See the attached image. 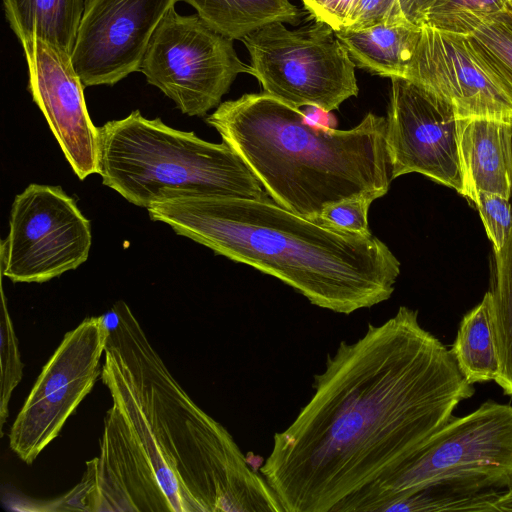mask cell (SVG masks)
Here are the masks:
<instances>
[{
  "label": "cell",
  "mask_w": 512,
  "mask_h": 512,
  "mask_svg": "<svg viewBox=\"0 0 512 512\" xmlns=\"http://www.w3.org/2000/svg\"><path fill=\"white\" fill-rule=\"evenodd\" d=\"M512 512V488L493 489L461 482L421 488L391 505L387 512Z\"/></svg>",
  "instance_id": "21"
},
{
  "label": "cell",
  "mask_w": 512,
  "mask_h": 512,
  "mask_svg": "<svg viewBox=\"0 0 512 512\" xmlns=\"http://www.w3.org/2000/svg\"><path fill=\"white\" fill-rule=\"evenodd\" d=\"M0 315V427L1 436L3 426L9 415V402L14 389L23 376L24 364L20 357L18 339L10 317L6 298L1 291Z\"/></svg>",
  "instance_id": "23"
},
{
  "label": "cell",
  "mask_w": 512,
  "mask_h": 512,
  "mask_svg": "<svg viewBox=\"0 0 512 512\" xmlns=\"http://www.w3.org/2000/svg\"><path fill=\"white\" fill-rule=\"evenodd\" d=\"M511 3H512V0H511Z\"/></svg>",
  "instance_id": "30"
},
{
  "label": "cell",
  "mask_w": 512,
  "mask_h": 512,
  "mask_svg": "<svg viewBox=\"0 0 512 512\" xmlns=\"http://www.w3.org/2000/svg\"><path fill=\"white\" fill-rule=\"evenodd\" d=\"M461 195L475 202L480 192L512 195V123L457 118Z\"/></svg>",
  "instance_id": "15"
},
{
  "label": "cell",
  "mask_w": 512,
  "mask_h": 512,
  "mask_svg": "<svg viewBox=\"0 0 512 512\" xmlns=\"http://www.w3.org/2000/svg\"><path fill=\"white\" fill-rule=\"evenodd\" d=\"M440 482L512 488V405L493 400L452 418L390 472L343 500L335 512H387Z\"/></svg>",
  "instance_id": "6"
},
{
  "label": "cell",
  "mask_w": 512,
  "mask_h": 512,
  "mask_svg": "<svg viewBox=\"0 0 512 512\" xmlns=\"http://www.w3.org/2000/svg\"><path fill=\"white\" fill-rule=\"evenodd\" d=\"M474 205L478 209L494 253L499 252L512 235V204L500 194L480 192Z\"/></svg>",
  "instance_id": "24"
},
{
  "label": "cell",
  "mask_w": 512,
  "mask_h": 512,
  "mask_svg": "<svg viewBox=\"0 0 512 512\" xmlns=\"http://www.w3.org/2000/svg\"><path fill=\"white\" fill-rule=\"evenodd\" d=\"M3 4L19 42L37 38L72 54L84 0H3Z\"/></svg>",
  "instance_id": "18"
},
{
  "label": "cell",
  "mask_w": 512,
  "mask_h": 512,
  "mask_svg": "<svg viewBox=\"0 0 512 512\" xmlns=\"http://www.w3.org/2000/svg\"><path fill=\"white\" fill-rule=\"evenodd\" d=\"M421 27L409 21H386L335 35L357 67L382 77L404 78Z\"/></svg>",
  "instance_id": "16"
},
{
  "label": "cell",
  "mask_w": 512,
  "mask_h": 512,
  "mask_svg": "<svg viewBox=\"0 0 512 512\" xmlns=\"http://www.w3.org/2000/svg\"><path fill=\"white\" fill-rule=\"evenodd\" d=\"M386 152L391 180L419 173L462 191L457 116L451 105L404 78H390Z\"/></svg>",
  "instance_id": "11"
},
{
  "label": "cell",
  "mask_w": 512,
  "mask_h": 512,
  "mask_svg": "<svg viewBox=\"0 0 512 512\" xmlns=\"http://www.w3.org/2000/svg\"><path fill=\"white\" fill-rule=\"evenodd\" d=\"M241 41L250 57L248 73L263 92L290 105L332 112L358 95L356 65L327 24L289 29L272 22Z\"/></svg>",
  "instance_id": "7"
},
{
  "label": "cell",
  "mask_w": 512,
  "mask_h": 512,
  "mask_svg": "<svg viewBox=\"0 0 512 512\" xmlns=\"http://www.w3.org/2000/svg\"><path fill=\"white\" fill-rule=\"evenodd\" d=\"M91 227L60 186L30 184L16 195L9 233L1 245V272L15 283H43L84 263Z\"/></svg>",
  "instance_id": "9"
},
{
  "label": "cell",
  "mask_w": 512,
  "mask_h": 512,
  "mask_svg": "<svg viewBox=\"0 0 512 512\" xmlns=\"http://www.w3.org/2000/svg\"><path fill=\"white\" fill-rule=\"evenodd\" d=\"M424 25L464 35L479 61L512 98V9L496 14L463 11Z\"/></svg>",
  "instance_id": "17"
},
{
  "label": "cell",
  "mask_w": 512,
  "mask_h": 512,
  "mask_svg": "<svg viewBox=\"0 0 512 512\" xmlns=\"http://www.w3.org/2000/svg\"><path fill=\"white\" fill-rule=\"evenodd\" d=\"M373 201V198L366 195L342 199L325 206L318 220L338 230L370 235L368 210Z\"/></svg>",
  "instance_id": "25"
},
{
  "label": "cell",
  "mask_w": 512,
  "mask_h": 512,
  "mask_svg": "<svg viewBox=\"0 0 512 512\" xmlns=\"http://www.w3.org/2000/svg\"><path fill=\"white\" fill-rule=\"evenodd\" d=\"M112 405L82 480L87 512H283L228 430L171 374L122 300L105 314Z\"/></svg>",
  "instance_id": "2"
},
{
  "label": "cell",
  "mask_w": 512,
  "mask_h": 512,
  "mask_svg": "<svg viewBox=\"0 0 512 512\" xmlns=\"http://www.w3.org/2000/svg\"><path fill=\"white\" fill-rule=\"evenodd\" d=\"M511 9V0H429L423 12L421 25L433 19L463 11L496 14Z\"/></svg>",
  "instance_id": "26"
},
{
  "label": "cell",
  "mask_w": 512,
  "mask_h": 512,
  "mask_svg": "<svg viewBox=\"0 0 512 512\" xmlns=\"http://www.w3.org/2000/svg\"><path fill=\"white\" fill-rule=\"evenodd\" d=\"M304 107L305 109L302 112L311 123L320 127L335 129L336 119L331 112L317 106Z\"/></svg>",
  "instance_id": "28"
},
{
  "label": "cell",
  "mask_w": 512,
  "mask_h": 512,
  "mask_svg": "<svg viewBox=\"0 0 512 512\" xmlns=\"http://www.w3.org/2000/svg\"><path fill=\"white\" fill-rule=\"evenodd\" d=\"M177 0H86L71 54L84 86L114 85L140 67Z\"/></svg>",
  "instance_id": "12"
},
{
  "label": "cell",
  "mask_w": 512,
  "mask_h": 512,
  "mask_svg": "<svg viewBox=\"0 0 512 512\" xmlns=\"http://www.w3.org/2000/svg\"><path fill=\"white\" fill-rule=\"evenodd\" d=\"M140 71L149 84L189 116H205L218 106L248 66L233 39L209 27L198 14L184 16L173 7L155 30Z\"/></svg>",
  "instance_id": "8"
},
{
  "label": "cell",
  "mask_w": 512,
  "mask_h": 512,
  "mask_svg": "<svg viewBox=\"0 0 512 512\" xmlns=\"http://www.w3.org/2000/svg\"><path fill=\"white\" fill-rule=\"evenodd\" d=\"M404 79L447 102L457 118L512 123V98L462 34L422 25Z\"/></svg>",
  "instance_id": "13"
},
{
  "label": "cell",
  "mask_w": 512,
  "mask_h": 512,
  "mask_svg": "<svg viewBox=\"0 0 512 512\" xmlns=\"http://www.w3.org/2000/svg\"><path fill=\"white\" fill-rule=\"evenodd\" d=\"M147 210L152 221L279 279L335 313L348 315L388 300L400 274V262L377 237L303 217L269 195L177 197Z\"/></svg>",
  "instance_id": "3"
},
{
  "label": "cell",
  "mask_w": 512,
  "mask_h": 512,
  "mask_svg": "<svg viewBox=\"0 0 512 512\" xmlns=\"http://www.w3.org/2000/svg\"><path fill=\"white\" fill-rule=\"evenodd\" d=\"M206 122L275 202L303 217L318 219L331 203L358 195L376 200L389 190L383 116L369 112L349 130L325 128L261 92L219 104Z\"/></svg>",
  "instance_id": "4"
},
{
  "label": "cell",
  "mask_w": 512,
  "mask_h": 512,
  "mask_svg": "<svg viewBox=\"0 0 512 512\" xmlns=\"http://www.w3.org/2000/svg\"><path fill=\"white\" fill-rule=\"evenodd\" d=\"M190 4L213 30L233 40L272 22L294 24L298 8L289 0H177Z\"/></svg>",
  "instance_id": "20"
},
{
  "label": "cell",
  "mask_w": 512,
  "mask_h": 512,
  "mask_svg": "<svg viewBox=\"0 0 512 512\" xmlns=\"http://www.w3.org/2000/svg\"><path fill=\"white\" fill-rule=\"evenodd\" d=\"M28 90L80 180L98 173V127L89 116L71 54L37 38L22 40Z\"/></svg>",
  "instance_id": "14"
},
{
  "label": "cell",
  "mask_w": 512,
  "mask_h": 512,
  "mask_svg": "<svg viewBox=\"0 0 512 512\" xmlns=\"http://www.w3.org/2000/svg\"><path fill=\"white\" fill-rule=\"evenodd\" d=\"M450 352L469 383L474 385L497 378L500 360L489 291L463 316Z\"/></svg>",
  "instance_id": "19"
},
{
  "label": "cell",
  "mask_w": 512,
  "mask_h": 512,
  "mask_svg": "<svg viewBox=\"0 0 512 512\" xmlns=\"http://www.w3.org/2000/svg\"><path fill=\"white\" fill-rule=\"evenodd\" d=\"M359 0H302L305 9L317 22L334 31L347 29Z\"/></svg>",
  "instance_id": "27"
},
{
  "label": "cell",
  "mask_w": 512,
  "mask_h": 512,
  "mask_svg": "<svg viewBox=\"0 0 512 512\" xmlns=\"http://www.w3.org/2000/svg\"><path fill=\"white\" fill-rule=\"evenodd\" d=\"M510 199H512V195H511V198H510ZM511 204H512V203H511Z\"/></svg>",
  "instance_id": "29"
},
{
  "label": "cell",
  "mask_w": 512,
  "mask_h": 512,
  "mask_svg": "<svg viewBox=\"0 0 512 512\" xmlns=\"http://www.w3.org/2000/svg\"><path fill=\"white\" fill-rule=\"evenodd\" d=\"M98 174L103 185L146 209L177 197L268 195L224 141L208 142L139 110L98 127Z\"/></svg>",
  "instance_id": "5"
},
{
  "label": "cell",
  "mask_w": 512,
  "mask_h": 512,
  "mask_svg": "<svg viewBox=\"0 0 512 512\" xmlns=\"http://www.w3.org/2000/svg\"><path fill=\"white\" fill-rule=\"evenodd\" d=\"M494 257L495 271L489 292L500 360L499 374L494 381L505 395L512 397V235Z\"/></svg>",
  "instance_id": "22"
},
{
  "label": "cell",
  "mask_w": 512,
  "mask_h": 512,
  "mask_svg": "<svg viewBox=\"0 0 512 512\" xmlns=\"http://www.w3.org/2000/svg\"><path fill=\"white\" fill-rule=\"evenodd\" d=\"M313 388L259 468L283 512H335L406 460L475 392L450 350L406 306L369 324L358 340L342 341Z\"/></svg>",
  "instance_id": "1"
},
{
  "label": "cell",
  "mask_w": 512,
  "mask_h": 512,
  "mask_svg": "<svg viewBox=\"0 0 512 512\" xmlns=\"http://www.w3.org/2000/svg\"><path fill=\"white\" fill-rule=\"evenodd\" d=\"M108 333L106 315L85 318L43 366L9 432V446L23 462H34L91 392Z\"/></svg>",
  "instance_id": "10"
}]
</instances>
